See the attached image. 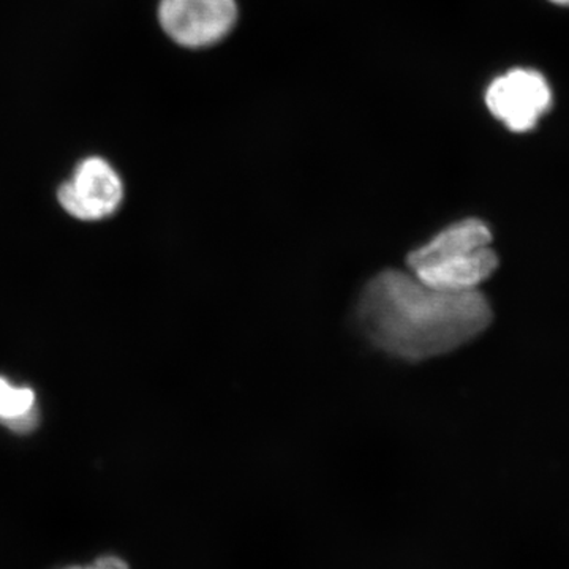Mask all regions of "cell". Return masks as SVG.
<instances>
[{"label": "cell", "mask_w": 569, "mask_h": 569, "mask_svg": "<svg viewBox=\"0 0 569 569\" xmlns=\"http://www.w3.org/2000/svg\"><path fill=\"white\" fill-rule=\"evenodd\" d=\"M356 318L378 350L419 362L477 339L492 321V309L479 290H437L410 271L387 269L367 282Z\"/></svg>", "instance_id": "cell-1"}, {"label": "cell", "mask_w": 569, "mask_h": 569, "mask_svg": "<svg viewBox=\"0 0 569 569\" xmlns=\"http://www.w3.org/2000/svg\"><path fill=\"white\" fill-rule=\"evenodd\" d=\"M492 241V231L482 220H460L410 252L408 271L437 290H479L498 268Z\"/></svg>", "instance_id": "cell-2"}, {"label": "cell", "mask_w": 569, "mask_h": 569, "mask_svg": "<svg viewBox=\"0 0 569 569\" xmlns=\"http://www.w3.org/2000/svg\"><path fill=\"white\" fill-rule=\"evenodd\" d=\"M486 107L511 132L529 133L552 110L553 89L541 71L518 67L490 82Z\"/></svg>", "instance_id": "cell-3"}, {"label": "cell", "mask_w": 569, "mask_h": 569, "mask_svg": "<svg viewBox=\"0 0 569 569\" xmlns=\"http://www.w3.org/2000/svg\"><path fill=\"white\" fill-rule=\"evenodd\" d=\"M238 17L234 0H162L160 26L186 48H204L222 40Z\"/></svg>", "instance_id": "cell-4"}, {"label": "cell", "mask_w": 569, "mask_h": 569, "mask_svg": "<svg viewBox=\"0 0 569 569\" xmlns=\"http://www.w3.org/2000/svg\"><path fill=\"white\" fill-rule=\"evenodd\" d=\"M59 203L80 220H102L118 211L123 200L121 178L102 157L82 160L58 192Z\"/></svg>", "instance_id": "cell-5"}, {"label": "cell", "mask_w": 569, "mask_h": 569, "mask_svg": "<svg viewBox=\"0 0 569 569\" xmlns=\"http://www.w3.org/2000/svg\"><path fill=\"white\" fill-rule=\"evenodd\" d=\"M36 408V395L32 389L18 388L6 378H0V419L22 417Z\"/></svg>", "instance_id": "cell-6"}, {"label": "cell", "mask_w": 569, "mask_h": 569, "mask_svg": "<svg viewBox=\"0 0 569 569\" xmlns=\"http://www.w3.org/2000/svg\"><path fill=\"white\" fill-rule=\"evenodd\" d=\"M3 422H6V425L9 426L10 429L18 430V432H26V430H32L33 427H36L37 425L36 408H33L32 411H29V413L22 415V417L7 419V421Z\"/></svg>", "instance_id": "cell-7"}, {"label": "cell", "mask_w": 569, "mask_h": 569, "mask_svg": "<svg viewBox=\"0 0 569 569\" xmlns=\"http://www.w3.org/2000/svg\"><path fill=\"white\" fill-rule=\"evenodd\" d=\"M67 569H129L126 561L118 559V557H102L91 565V567H74Z\"/></svg>", "instance_id": "cell-8"}, {"label": "cell", "mask_w": 569, "mask_h": 569, "mask_svg": "<svg viewBox=\"0 0 569 569\" xmlns=\"http://www.w3.org/2000/svg\"><path fill=\"white\" fill-rule=\"evenodd\" d=\"M552 6L560 7V9H569V0H548Z\"/></svg>", "instance_id": "cell-9"}]
</instances>
